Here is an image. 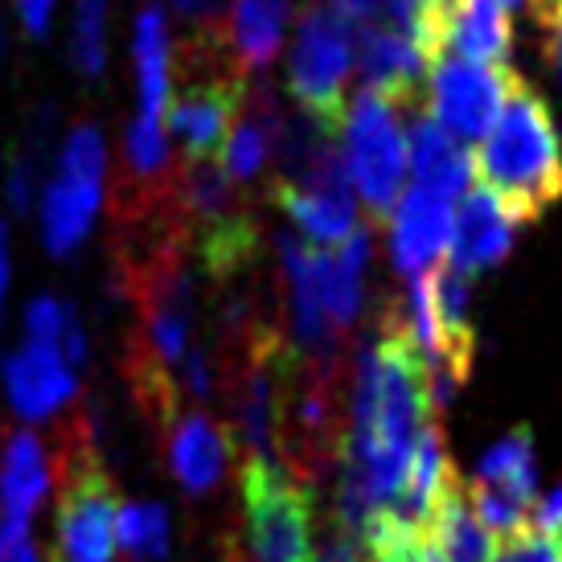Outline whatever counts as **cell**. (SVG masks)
I'll return each mask as SVG.
<instances>
[{
	"label": "cell",
	"mask_w": 562,
	"mask_h": 562,
	"mask_svg": "<svg viewBox=\"0 0 562 562\" xmlns=\"http://www.w3.org/2000/svg\"><path fill=\"white\" fill-rule=\"evenodd\" d=\"M349 70H353L349 21L321 0H304V13L296 16L292 58H288V87L296 94V103L321 124L341 127Z\"/></svg>",
	"instance_id": "5b68a950"
},
{
	"label": "cell",
	"mask_w": 562,
	"mask_h": 562,
	"mask_svg": "<svg viewBox=\"0 0 562 562\" xmlns=\"http://www.w3.org/2000/svg\"><path fill=\"white\" fill-rule=\"evenodd\" d=\"M49 488L46 443L30 427H13L0 443V521L30 526Z\"/></svg>",
	"instance_id": "5bb4252c"
},
{
	"label": "cell",
	"mask_w": 562,
	"mask_h": 562,
	"mask_svg": "<svg viewBox=\"0 0 562 562\" xmlns=\"http://www.w3.org/2000/svg\"><path fill=\"white\" fill-rule=\"evenodd\" d=\"M517 70L505 66L464 63L452 54H439L427 66V103H431V120H436L452 140L464 148L488 136V127L497 124L505 99L514 91Z\"/></svg>",
	"instance_id": "8992f818"
},
{
	"label": "cell",
	"mask_w": 562,
	"mask_h": 562,
	"mask_svg": "<svg viewBox=\"0 0 562 562\" xmlns=\"http://www.w3.org/2000/svg\"><path fill=\"white\" fill-rule=\"evenodd\" d=\"M37 177H42V165L21 153L13 160V169H9V202H13L16 214H30V202L33 193H37Z\"/></svg>",
	"instance_id": "484cf974"
},
{
	"label": "cell",
	"mask_w": 562,
	"mask_h": 562,
	"mask_svg": "<svg viewBox=\"0 0 562 562\" xmlns=\"http://www.w3.org/2000/svg\"><path fill=\"white\" fill-rule=\"evenodd\" d=\"M132 54H136V79H140V115L165 120V108L172 99V46L160 4L140 9Z\"/></svg>",
	"instance_id": "ac0fdd59"
},
{
	"label": "cell",
	"mask_w": 562,
	"mask_h": 562,
	"mask_svg": "<svg viewBox=\"0 0 562 562\" xmlns=\"http://www.w3.org/2000/svg\"><path fill=\"white\" fill-rule=\"evenodd\" d=\"M313 562H366V550H361V538H353V533H345L337 526V530L328 533L325 550Z\"/></svg>",
	"instance_id": "f1b7e54d"
},
{
	"label": "cell",
	"mask_w": 562,
	"mask_h": 562,
	"mask_svg": "<svg viewBox=\"0 0 562 562\" xmlns=\"http://www.w3.org/2000/svg\"><path fill=\"white\" fill-rule=\"evenodd\" d=\"M484 189H493L517 226H530L562 202V144L547 99L517 79L481 157L472 160Z\"/></svg>",
	"instance_id": "6da1fadb"
},
{
	"label": "cell",
	"mask_w": 562,
	"mask_h": 562,
	"mask_svg": "<svg viewBox=\"0 0 562 562\" xmlns=\"http://www.w3.org/2000/svg\"><path fill=\"white\" fill-rule=\"evenodd\" d=\"M172 177V153L165 140V120L136 115L124 132V172L127 186H165Z\"/></svg>",
	"instance_id": "44dd1931"
},
{
	"label": "cell",
	"mask_w": 562,
	"mask_h": 562,
	"mask_svg": "<svg viewBox=\"0 0 562 562\" xmlns=\"http://www.w3.org/2000/svg\"><path fill=\"white\" fill-rule=\"evenodd\" d=\"M115 547L127 562H165L172 554V521L160 501H127L115 509Z\"/></svg>",
	"instance_id": "d6986e66"
},
{
	"label": "cell",
	"mask_w": 562,
	"mask_h": 562,
	"mask_svg": "<svg viewBox=\"0 0 562 562\" xmlns=\"http://www.w3.org/2000/svg\"><path fill=\"white\" fill-rule=\"evenodd\" d=\"M452 243V202L436 189L415 186L398 198L391 214V255L394 267L411 276H427L431 263Z\"/></svg>",
	"instance_id": "9c48e42d"
},
{
	"label": "cell",
	"mask_w": 562,
	"mask_h": 562,
	"mask_svg": "<svg viewBox=\"0 0 562 562\" xmlns=\"http://www.w3.org/2000/svg\"><path fill=\"white\" fill-rule=\"evenodd\" d=\"M341 157L349 169V186L370 205V218H391L406 181V132L391 99L374 91L345 99Z\"/></svg>",
	"instance_id": "3957f363"
},
{
	"label": "cell",
	"mask_w": 562,
	"mask_h": 562,
	"mask_svg": "<svg viewBox=\"0 0 562 562\" xmlns=\"http://www.w3.org/2000/svg\"><path fill=\"white\" fill-rule=\"evenodd\" d=\"M0 562H37V547L30 542V526L0 521Z\"/></svg>",
	"instance_id": "83f0119b"
},
{
	"label": "cell",
	"mask_w": 562,
	"mask_h": 562,
	"mask_svg": "<svg viewBox=\"0 0 562 562\" xmlns=\"http://www.w3.org/2000/svg\"><path fill=\"white\" fill-rule=\"evenodd\" d=\"M406 169L415 172V186L436 189L448 202L464 198L472 189V181H476V165H472L469 148L460 140H452L427 111H415V120H411Z\"/></svg>",
	"instance_id": "4fadbf2b"
},
{
	"label": "cell",
	"mask_w": 562,
	"mask_h": 562,
	"mask_svg": "<svg viewBox=\"0 0 562 562\" xmlns=\"http://www.w3.org/2000/svg\"><path fill=\"white\" fill-rule=\"evenodd\" d=\"M238 505L243 538L238 554L250 562H313L316 509L313 488L300 484L283 464L238 460Z\"/></svg>",
	"instance_id": "7a4b0ae2"
},
{
	"label": "cell",
	"mask_w": 562,
	"mask_h": 562,
	"mask_svg": "<svg viewBox=\"0 0 562 562\" xmlns=\"http://www.w3.org/2000/svg\"><path fill=\"white\" fill-rule=\"evenodd\" d=\"M16 13H21V25L33 37H46L49 33V16H54V0H16Z\"/></svg>",
	"instance_id": "f546056e"
},
{
	"label": "cell",
	"mask_w": 562,
	"mask_h": 562,
	"mask_svg": "<svg viewBox=\"0 0 562 562\" xmlns=\"http://www.w3.org/2000/svg\"><path fill=\"white\" fill-rule=\"evenodd\" d=\"M370 250H374V226H353V235L333 243L325 250H313V283L316 300L325 308L328 325L337 328L341 337L353 333L361 313V276L370 263Z\"/></svg>",
	"instance_id": "7c38bea8"
},
{
	"label": "cell",
	"mask_w": 562,
	"mask_h": 562,
	"mask_svg": "<svg viewBox=\"0 0 562 562\" xmlns=\"http://www.w3.org/2000/svg\"><path fill=\"white\" fill-rule=\"evenodd\" d=\"M4 394L25 423L54 419L75 398V374L58 345L25 341L4 361Z\"/></svg>",
	"instance_id": "ba28073f"
},
{
	"label": "cell",
	"mask_w": 562,
	"mask_h": 562,
	"mask_svg": "<svg viewBox=\"0 0 562 562\" xmlns=\"http://www.w3.org/2000/svg\"><path fill=\"white\" fill-rule=\"evenodd\" d=\"M358 70L361 91L382 94L394 108H415L419 91L427 87V58L419 54V46L378 21H370L358 37Z\"/></svg>",
	"instance_id": "30bf717a"
},
{
	"label": "cell",
	"mask_w": 562,
	"mask_h": 562,
	"mask_svg": "<svg viewBox=\"0 0 562 562\" xmlns=\"http://www.w3.org/2000/svg\"><path fill=\"white\" fill-rule=\"evenodd\" d=\"M165 456H169L172 481L181 484L189 497H210L226 476L235 443L226 436V427L210 419L205 411H181L165 427Z\"/></svg>",
	"instance_id": "52a82bcc"
},
{
	"label": "cell",
	"mask_w": 562,
	"mask_h": 562,
	"mask_svg": "<svg viewBox=\"0 0 562 562\" xmlns=\"http://www.w3.org/2000/svg\"><path fill=\"white\" fill-rule=\"evenodd\" d=\"M476 481L505 488V493H514L517 501L530 505L533 493H538V460H533L530 427H514L501 443H493L484 452L481 469H476Z\"/></svg>",
	"instance_id": "ffe728a7"
},
{
	"label": "cell",
	"mask_w": 562,
	"mask_h": 562,
	"mask_svg": "<svg viewBox=\"0 0 562 562\" xmlns=\"http://www.w3.org/2000/svg\"><path fill=\"white\" fill-rule=\"evenodd\" d=\"M288 25V0H235L231 9V58L243 75H263L276 63Z\"/></svg>",
	"instance_id": "e0dca14e"
},
{
	"label": "cell",
	"mask_w": 562,
	"mask_h": 562,
	"mask_svg": "<svg viewBox=\"0 0 562 562\" xmlns=\"http://www.w3.org/2000/svg\"><path fill=\"white\" fill-rule=\"evenodd\" d=\"M509 49H514V25L497 0H456L443 30V54L464 63L505 66Z\"/></svg>",
	"instance_id": "9a60e30c"
},
{
	"label": "cell",
	"mask_w": 562,
	"mask_h": 562,
	"mask_svg": "<svg viewBox=\"0 0 562 562\" xmlns=\"http://www.w3.org/2000/svg\"><path fill=\"white\" fill-rule=\"evenodd\" d=\"M172 13L186 21L189 42L231 46V9L235 0H169Z\"/></svg>",
	"instance_id": "603a6c76"
},
{
	"label": "cell",
	"mask_w": 562,
	"mask_h": 562,
	"mask_svg": "<svg viewBox=\"0 0 562 562\" xmlns=\"http://www.w3.org/2000/svg\"><path fill=\"white\" fill-rule=\"evenodd\" d=\"M530 526H533V533H542V538H550V542H562V484L559 488H550L547 497L538 501Z\"/></svg>",
	"instance_id": "4316f807"
},
{
	"label": "cell",
	"mask_w": 562,
	"mask_h": 562,
	"mask_svg": "<svg viewBox=\"0 0 562 562\" xmlns=\"http://www.w3.org/2000/svg\"><path fill=\"white\" fill-rule=\"evenodd\" d=\"M63 316L66 304L54 296H37L25 308V341H42V345H58L63 341ZM63 349V345H58Z\"/></svg>",
	"instance_id": "cb8c5ba5"
},
{
	"label": "cell",
	"mask_w": 562,
	"mask_h": 562,
	"mask_svg": "<svg viewBox=\"0 0 562 562\" xmlns=\"http://www.w3.org/2000/svg\"><path fill=\"white\" fill-rule=\"evenodd\" d=\"M271 198L280 205L288 218L300 226V235H308L313 243H341L353 235L358 226V202L353 193H328V189H300L271 181Z\"/></svg>",
	"instance_id": "2e32d148"
},
{
	"label": "cell",
	"mask_w": 562,
	"mask_h": 562,
	"mask_svg": "<svg viewBox=\"0 0 562 562\" xmlns=\"http://www.w3.org/2000/svg\"><path fill=\"white\" fill-rule=\"evenodd\" d=\"M108 4L111 0H79L75 9V37H70V63L82 79H99L108 66Z\"/></svg>",
	"instance_id": "7402d4cb"
},
{
	"label": "cell",
	"mask_w": 562,
	"mask_h": 562,
	"mask_svg": "<svg viewBox=\"0 0 562 562\" xmlns=\"http://www.w3.org/2000/svg\"><path fill=\"white\" fill-rule=\"evenodd\" d=\"M493 562H562V542H550L542 533H517L493 550Z\"/></svg>",
	"instance_id": "d4e9b609"
},
{
	"label": "cell",
	"mask_w": 562,
	"mask_h": 562,
	"mask_svg": "<svg viewBox=\"0 0 562 562\" xmlns=\"http://www.w3.org/2000/svg\"><path fill=\"white\" fill-rule=\"evenodd\" d=\"M517 218L505 210L493 189H469V202L460 205V214L452 218V243H448V267L464 271V276H476V271H488V267L505 263V255L514 250L517 238Z\"/></svg>",
	"instance_id": "8fae6325"
},
{
	"label": "cell",
	"mask_w": 562,
	"mask_h": 562,
	"mask_svg": "<svg viewBox=\"0 0 562 562\" xmlns=\"http://www.w3.org/2000/svg\"><path fill=\"white\" fill-rule=\"evenodd\" d=\"M554 4H562V0H533V13L542 16L547 9H554Z\"/></svg>",
	"instance_id": "d6a6232c"
},
{
	"label": "cell",
	"mask_w": 562,
	"mask_h": 562,
	"mask_svg": "<svg viewBox=\"0 0 562 562\" xmlns=\"http://www.w3.org/2000/svg\"><path fill=\"white\" fill-rule=\"evenodd\" d=\"M103 177H108L103 132L91 120H79L66 136L58 177L49 181L42 202V243L54 259H70L87 243L103 205Z\"/></svg>",
	"instance_id": "277c9868"
},
{
	"label": "cell",
	"mask_w": 562,
	"mask_h": 562,
	"mask_svg": "<svg viewBox=\"0 0 562 562\" xmlns=\"http://www.w3.org/2000/svg\"><path fill=\"white\" fill-rule=\"evenodd\" d=\"M4 292H9V235L0 226V313H4Z\"/></svg>",
	"instance_id": "1f68e13d"
},
{
	"label": "cell",
	"mask_w": 562,
	"mask_h": 562,
	"mask_svg": "<svg viewBox=\"0 0 562 562\" xmlns=\"http://www.w3.org/2000/svg\"><path fill=\"white\" fill-rule=\"evenodd\" d=\"M538 21H542V30H547V58H550L554 75H559V82H562V4L547 9Z\"/></svg>",
	"instance_id": "4dcf8cb0"
}]
</instances>
